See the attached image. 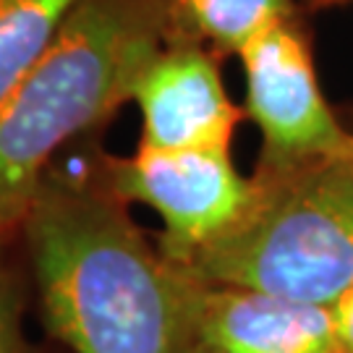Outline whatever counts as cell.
<instances>
[{
  "mask_svg": "<svg viewBox=\"0 0 353 353\" xmlns=\"http://www.w3.org/2000/svg\"><path fill=\"white\" fill-rule=\"evenodd\" d=\"M246 79L243 113L262 134L256 170H285L351 147L316 81L303 13L265 29L239 52Z\"/></svg>",
  "mask_w": 353,
  "mask_h": 353,
  "instance_id": "5",
  "label": "cell"
},
{
  "mask_svg": "<svg viewBox=\"0 0 353 353\" xmlns=\"http://www.w3.org/2000/svg\"><path fill=\"white\" fill-rule=\"evenodd\" d=\"M102 152L61 154L21 223L42 322L74 353H186L191 275L137 225Z\"/></svg>",
  "mask_w": 353,
  "mask_h": 353,
  "instance_id": "1",
  "label": "cell"
},
{
  "mask_svg": "<svg viewBox=\"0 0 353 353\" xmlns=\"http://www.w3.org/2000/svg\"><path fill=\"white\" fill-rule=\"evenodd\" d=\"M19 243L16 236L11 233H6V230H0V275H3V270L11 265V249Z\"/></svg>",
  "mask_w": 353,
  "mask_h": 353,
  "instance_id": "12",
  "label": "cell"
},
{
  "mask_svg": "<svg viewBox=\"0 0 353 353\" xmlns=\"http://www.w3.org/2000/svg\"><path fill=\"white\" fill-rule=\"evenodd\" d=\"M303 8H312V11H316V8H327V6H335V3H345V0H301Z\"/></svg>",
  "mask_w": 353,
  "mask_h": 353,
  "instance_id": "13",
  "label": "cell"
},
{
  "mask_svg": "<svg viewBox=\"0 0 353 353\" xmlns=\"http://www.w3.org/2000/svg\"><path fill=\"white\" fill-rule=\"evenodd\" d=\"M186 272L214 285L335 306L353 288V141L341 154L252 173V202Z\"/></svg>",
  "mask_w": 353,
  "mask_h": 353,
  "instance_id": "3",
  "label": "cell"
},
{
  "mask_svg": "<svg viewBox=\"0 0 353 353\" xmlns=\"http://www.w3.org/2000/svg\"><path fill=\"white\" fill-rule=\"evenodd\" d=\"M220 55L202 42H165L134 81L141 147L230 150L243 108L230 100Z\"/></svg>",
  "mask_w": 353,
  "mask_h": 353,
  "instance_id": "6",
  "label": "cell"
},
{
  "mask_svg": "<svg viewBox=\"0 0 353 353\" xmlns=\"http://www.w3.org/2000/svg\"><path fill=\"white\" fill-rule=\"evenodd\" d=\"M105 176L128 204L160 214V252L183 267L225 236L252 202V176L239 173L230 150H154L134 154L102 152Z\"/></svg>",
  "mask_w": 353,
  "mask_h": 353,
  "instance_id": "4",
  "label": "cell"
},
{
  "mask_svg": "<svg viewBox=\"0 0 353 353\" xmlns=\"http://www.w3.org/2000/svg\"><path fill=\"white\" fill-rule=\"evenodd\" d=\"M81 0H0V100L48 52Z\"/></svg>",
  "mask_w": 353,
  "mask_h": 353,
  "instance_id": "9",
  "label": "cell"
},
{
  "mask_svg": "<svg viewBox=\"0 0 353 353\" xmlns=\"http://www.w3.org/2000/svg\"><path fill=\"white\" fill-rule=\"evenodd\" d=\"M191 275V272H189ZM186 353H341L330 306L191 275Z\"/></svg>",
  "mask_w": 353,
  "mask_h": 353,
  "instance_id": "7",
  "label": "cell"
},
{
  "mask_svg": "<svg viewBox=\"0 0 353 353\" xmlns=\"http://www.w3.org/2000/svg\"><path fill=\"white\" fill-rule=\"evenodd\" d=\"M26 285L21 270L8 265L0 275V353H42L24 332Z\"/></svg>",
  "mask_w": 353,
  "mask_h": 353,
  "instance_id": "10",
  "label": "cell"
},
{
  "mask_svg": "<svg viewBox=\"0 0 353 353\" xmlns=\"http://www.w3.org/2000/svg\"><path fill=\"white\" fill-rule=\"evenodd\" d=\"M335 316V335H338V351L353 353V288L332 306Z\"/></svg>",
  "mask_w": 353,
  "mask_h": 353,
  "instance_id": "11",
  "label": "cell"
},
{
  "mask_svg": "<svg viewBox=\"0 0 353 353\" xmlns=\"http://www.w3.org/2000/svg\"><path fill=\"white\" fill-rule=\"evenodd\" d=\"M176 0H81L61 34L0 100V230L21 236L29 204L58 157L131 102L170 39Z\"/></svg>",
  "mask_w": 353,
  "mask_h": 353,
  "instance_id": "2",
  "label": "cell"
},
{
  "mask_svg": "<svg viewBox=\"0 0 353 353\" xmlns=\"http://www.w3.org/2000/svg\"><path fill=\"white\" fill-rule=\"evenodd\" d=\"M299 13L296 0H176L168 42H202L220 58L239 55L265 29Z\"/></svg>",
  "mask_w": 353,
  "mask_h": 353,
  "instance_id": "8",
  "label": "cell"
}]
</instances>
